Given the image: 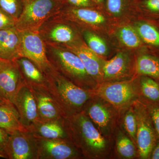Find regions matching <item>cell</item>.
<instances>
[{"label": "cell", "instance_id": "6da1fadb", "mask_svg": "<svg viewBox=\"0 0 159 159\" xmlns=\"http://www.w3.org/2000/svg\"><path fill=\"white\" fill-rule=\"evenodd\" d=\"M69 139L84 157L102 159L110 153L108 140L103 136L92 120L81 111L65 119Z\"/></svg>", "mask_w": 159, "mask_h": 159}, {"label": "cell", "instance_id": "7a4b0ae2", "mask_svg": "<svg viewBox=\"0 0 159 159\" xmlns=\"http://www.w3.org/2000/svg\"><path fill=\"white\" fill-rule=\"evenodd\" d=\"M45 76L47 90L64 119L81 112L86 102L95 96L94 91L79 87L54 67Z\"/></svg>", "mask_w": 159, "mask_h": 159}, {"label": "cell", "instance_id": "3957f363", "mask_svg": "<svg viewBox=\"0 0 159 159\" xmlns=\"http://www.w3.org/2000/svg\"><path fill=\"white\" fill-rule=\"evenodd\" d=\"M47 43L51 51L48 58L56 70L81 88L89 91L97 89L98 84L89 75L77 55L61 45Z\"/></svg>", "mask_w": 159, "mask_h": 159}, {"label": "cell", "instance_id": "277c9868", "mask_svg": "<svg viewBox=\"0 0 159 159\" xmlns=\"http://www.w3.org/2000/svg\"><path fill=\"white\" fill-rule=\"evenodd\" d=\"M64 6L62 0H24L22 11L15 27L20 31L39 33L43 25L58 14Z\"/></svg>", "mask_w": 159, "mask_h": 159}, {"label": "cell", "instance_id": "5b68a950", "mask_svg": "<svg viewBox=\"0 0 159 159\" xmlns=\"http://www.w3.org/2000/svg\"><path fill=\"white\" fill-rule=\"evenodd\" d=\"M95 95L102 98L117 110L130 106L138 99L139 88L129 80L102 82L94 91Z\"/></svg>", "mask_w": 159, "mask_h": 159}, {"label": "cell", "instance_id": "8992f818", "mask_svg": "<svg viewBox=\"0 0 159 159\" xmlns=\"http://www.w3.org/2000/svg\"><path fill=\"white\" fill-rule=\"evenodd\" d=\"M117 110L109 102L95 95L86 102L82 111L92 120L101 134L109 140L116 127Z\"/></svg>", "mask_w": 159, "mask_h": 159}, {"label": "cell", "instance_id": "52a82bcc", "mask_svg": "<svg viewBox=\"0 0 159 159\" xmlns=\"http://www.w3.org/2000/svg\"><path fill=\"white\" fill-rule=\"evenodd\" d=\"M136 116V147L140 159H149L151 153L159 138L146 106L141 100L133 103Z\"/></svg>", "mask_w": 159, "mask_h": 159}, {"label": "cell", "instance_id": "ba28073f", "mask_svg": "<svg viewBox=\"0 0 159 159\" xmlns=\"http://www.w3.org/2000/svg\"><path fill=\"white\" fill-rule=\"evenodd\" d=\"M20 33L21 57L31 61L45 75L54 68L48 58L45 42L37 32L27 31Z\"/></svg>", "mask_w": 159, "mask_h": 159}, {"label": "cell", "instance_id": "9c48e42d", "mask_svg": "<svg viewBox=\"0 0 159 159\" xmlns=\"http://www.w3.org/2000/svg\"><path fill=\"white\" fill-rule=\"evenodd\" d=\"M70 22L58 13L43 25L39 33L46 43L64 44L73 42L79 38Z\"/></svg>", "mask_w": 159, "mask_h": 159}, {"label": "cell", "instance_id": "30bf717a", "mask_svg": "<svg viewBox=\"0 0 159 159\" xmlns=\"http://www.w3.org/2000/svg\"><path fill=\"white\" fill-rule=\"evenodd\" d=\"M38 159H77L84 157L69 139L36 138Z\"/></svg>", "mask_w": 159, "mask_h": 159}, {"label": "cell", "instance_id": "8fae6325", "mask_svg": "<svg viewBox=\"0 0 159 159\" xmlns=\"http://www.w3.org/2000/svg\"><path fill=\"white\" fill-rule=\"evenodd\" d=\"M7 156L9 159H38L36 138L28 130L9 134Z\"/></svg>", "mask_w": 159, "mask_h": 159}, {"label": "cell", "instance_id": "7c38bea8", "mask_svg": "<svg viewBox=\"0 0 159 159\" xmlns=\"http://www.w3.org/2000/svg\"><path fill=\"white\" fill-rule=\"evenodd\" d=\"M25 80L15 61L0 58V93L11 103Z\"/></svg>", "mask_w": 159, "mask_h": 159}, {"label": "cell", "instance_id": "4fadbf2b", "mask_svg": "<svg viewBox=\"0 0 159 159\" xmlns=\"http://www.w3.org/2000/svg\"><path fill=\"white\" fill-rule=\"evenodd\" d=\"M77 55L86 70L97 84L102 82V67L105 61L95 54L79 38L72 43L60 44Z\"/></svg>", "mask_w": 159, "mask_h": 159}, {"label": "cell", "instance_id": "5bb4252c", "mask_svg": "<svg viewBox=\"0 0 159 159\" xmlns=\"http://www.w3.org/2000/svg\"><path fill=\"white\" fill-rule=\"evenodd\" d=\"M134 69V66L129 54L119 52L109 60L104 61L102 67V82L129 80Z\"/></svg>", "mask_w": 159, "mask_h": 159}, {"label": "cell", "instance_id": "9a60e30c", "mask_svg": "<svg viewBox=\"0 0 159 159\" xmlns=\"http://www.w3.org/2000/svg\"><path fill=\"white\" fill-rule=\"evenodd\" d=\"M98 8H78L64 6L59 14L71 22L92 29H98L105 26L106 17L99 11Z\"/></svg>", "mask_w": 159, "mask_h": 159}, {"label": "cell", "instance_id": "2e32d148", "mask_svg": "<svg viewBox=\"0 0 159 159\" xmlns=\"http://www.w3.org/2000/svg\"><path fill=\"white\" fill-rule=\"evenodd\" d=\"M13 104L18 112L22 124L26 129L37 122L36 101L31 87L25 82L18 92Z\"/></svg>", "mask_w": 159, "mask_h": 159}, {"label": "cell", "instance_id": "e0dca14e", "mask_svg": "<svg viewBox=\"0 0 159 159\" xmlns=\"http://www.w3.org/2000/svg\"><path fill=\"white\" fill-rule=\"evenodd\" d=\"M31 88L37 105V121H58L64 119L48 90Z\"/></svg>", "mask_w": 159, "mask_h": 159}, {"label": "cell", "instance_id": "ac0fdd59", "mask_svg": "<svg viewBox=\"0 0 159 159\" xmlns=\"http://www.w3.org/2000/svg\"><path fill=\"white\" fill-rule=\"evenodd\" d=\"M21 57L20 31L15 26L0 30V58L15 61Z\"/></svg>", "mask_w": 159, "mask_h": 159}, {"label": "cell", "instance_id": "d6986e66", "mask_svg": "<svg viewBox=\"0 0 159 159\" xmlns=\"http://www.w3.org/2000/svg\"><path fill=\"white\" fill-rule=\"evenodd\" d=\"M15 61L28 85L33 89H48L46 76L34 63L24 57H19Z\"/></svg>", "mask_w": 159, "mask_h": 159}, {"label": "cell", "instance_id": "ffe728a7", "mask_svg": "<svg viewBox=\"0 0 159 159\" xmlns=\"http://www.w3.org/2000/svg\"><path fill=\"white\" fill-rule=\"evenodd\" d=\"M64 122L65 119L58 121H37L27 129L36 138L69 139Z\"/></svg>", "mask_w": 159, "mask_h": 159}, {"label": "cell", "instance_id": "44dd1931", "mask_svg": "<svg viewBox=\"0 0 159 159\" xmlns=\"http://www.w3.org/2000/svg\"><path fill=\"white\" fill-rule=\"evenodd\" d=\"M137 57L136 72L139 76H147L159 82V51L148 48Z\"/></svg>", "mask_w": 159, "mask_h": 159}, {"label": "cell", "instance_id": "7402d4cb", "mask_svg": "<svg viewBox=\"0 0 159 159\" xmlns=\"http://www.w3.org/2000/svg\"><path fill=\"white\" fill-rule=\"evenodd\" d=\"M134 28L145 46L159 51V24L157 21L145 18L137 22Z\"/></svg>", "mask_w": 159, "mask_h": 159}, {"label": "cell", "instance_id": "603a6c76", "mask_svg": "<svg viewBox=\"0 0 159 159\" xmlns=\"http://www.w3.org/2000/svg\"><path fill=\"white\" fill-rule=\"evenodd\" d=\"M0 128L9 134L17 131L28 130L22 124L18 112L11 102L0 106Z\"/></svg>", "mask_w": 159, "mask_h": 159}, {"label": "cell", "instance_id": "cb8c5ba5", "mask_svg": "<svg viewBox=\"0 0 159 159\" xmlns=\"http://www.w3.org/2000/svg\"><path fill=\"white\" fill-rule=\"evenodd\" d=\"M139 0H106L105 7L109 14L120 18L134 10L139 11Z\"/></svg>", "mask_w": 159, "mask_h": 159}, {"label": "cell", "instance_id": "d4e9b609", "mask_svg": "<svg viewBox=\"0 0 159 159\" xmlns=\"http://www.w3.org/2000/svg\"><path fill=\"white\" fill-rule=\"evenodd\" d=\"M139 89L142 99L159 104V82L147 76H140Z\"/></svg>", "mask_w": 159, "mask_h": 159}, {"label": "cell", "instance_id": "484cf974", "mask_svg": "<svg viewBox=\"0 0 159 159\" xmlns=\"http://www.w3.org/2000/svg\"><path fill=\"white\" fill-rule=\"evenodd\" d=\"M82 35L87 45L95 54L100 57L108 55L109 50L107 43L95 32L90 29H84Z\"/></svg>", "mask_w": 159, "mask_h": 159}, {"label": "cell", "instance_id": "4316f807", "mask_svg": "<svg viewBox=\"0 0 159 159\" xmlns=\"http://www.w3.org/2000/svg\"><path fill=\"white\" fill-rule=\"evenodd\" d=\"M117 36L122 44L127 48L136 49L145 46L135 29L131 26H123L119 28Z\"/></svg>", "mask_w": 159, "mask_h": 159}, {"label": "cell", "instance_id": "83f0119b", "mask_svg": "<svg viewBox=\"0 0 159 159\" xmlns=\"http://www.w3.org/2000/svg\"><path fill=\"white\" fill-rule=\"evenodd\" d=\"M116 149L119 156L123 159L134 158L138 154L136 145L129 137L121 131L116 138Z\"/></svg>", "mask_w": 159, "mask_h": 159}, {"label": "cell", "instance_id": "f1b7e54d", "mask_svg": "<svg viewBox=\"0 0 159 159\" xmlns=\"http://www.w3.org/2000/svg\"><path fill=\"white\" fill-rule=\"evenodd\" d=\"M138 6L145 19L159 20V0H139Z\"/></svg>", "mask_w": 159, "mask_h": 159}, {"label": "cell", "instance_id": "f546056e", "mask_svg": "<svg viewBox=\"0 0 159 159\" xmlns=\"http://www.w3.org/2000/svg\"><path fill=\"white\" fill-rule=\"evenodd\" d=\"M123 126L128 136L136 145L137 120L133 106L129 107L123 118Z\"/></svg>", "mask_w": 159, "mask_h": 159}, {"label": "cell", "instance_id": "4dcf8cb0", "mask_svg": "<svg viewBox=\"0 0 159 159\" xmlns=\"http://www.w3.org/2000/svg\"><path fill=\"white\" fill-rule=\"evenodd\" d=\"M24 0H0V9L15 20L16 22L22 11Z\"/></svg>", "mask_w": 159, "mask_h": 159}, {"label": "cell", "instance_id": "1f68e13d", "mask_svg": "<svg viewBox=\"0 0 159 159\" xmlns=\"http://www.w3.org/2000/svg\"><path fill=\"white\" fill-rule=\"evenodd\" d=\"M140 100L146 106L159 139V104L148 102L142 99Z\"/></svg>", "mask_w": 159, "mask_h": 159}, {"label": "cell", "instance_id": "d6a6232c", "mask_svg": "<svg viewBox=\"0 0 159 159\" xmlns=\"http://www.w3.org/2000/svg\"><path fill=\"white\" fill-rule=\"evenodd\" d=\"M62 1L64 6L78 8H99L92 0H62Z\"/></svg>", "mask_w": 159, "mask_h": 159}, {"label": "cell", "instance_id": "836d02e7", "mask_svg": "<svg viewBox=\"0 0 159 159\" xmlns=\"http://www.w3.org/2000/svg\"><path fill=\"white\" fill-rule=\"evenodd\" d=\"M9 134L0 128V157L7 159V148Z\"/></svg>", "mask_w": 159, "mask_h": 159}, {"label": "cell", "instance_id": "e575fe53", "mask_svg": "<svg viewBox=\"0 0 159 159\" xmlns=\"http://www.w3.org/2000/svg\"><path fill=\"white\" fill-rule=\"evenodd\" d=\"M15 24V20L0 9V30L14 27Z\"/></svg>", "mask_w": 159, "mask_h": 159}, {"label": "cell", "instance_id": "d590c367", "mask_svg": "<svg viewBox=\"0 0 159 159\" xmlns=\"http://www.w3.org/2000/svg\"><path fill=\"white\" fill-rule=\"evenodd\" d=\"M149 159H159V139L151 153Z\"/></svg>", "mask_w": 159, "mask_h": 159}, {"label": "cell", "instance_id": "8d00e7d4", "mask_svg": "<svg viewBox=\"0 0 159 159\" xmlns=\"http://www.w3.org/2000/svg\"><path fill=\"white\" fill-rule=\"evenodd\" d=\"M99 8L102 9L105 7L106 0H92Z\"/></svg>", "mask_w": 159, "mask_h": 159}, {"label": "cell", "instance_id": "74e56055", "mask_svg": "<svg viewBox=\"0 0 159 159\" xmlns=\"http://www.w3.org/2000/svg\"><path fill=\"white\" fill-rule=\"evenodd\" d=\"M10 102L5 98L0 93V106Z\"/></svg>", "mask_w": 159, "mask_h": 159}, {"label": "cell", "instance_id": "f35d334b", "mask_svg": "<svg viewBox=\"0 0 159 159\" xmlns=\"http://www.w3.org/2000/svg\"><path fill=\"white\" fill-rule=\"evenodd\" d=\"M157 21L158 23L159 24V20Z\"/></svg>", "mask_w": 159, "mask_h": 159}]
</instances>
